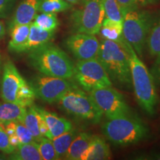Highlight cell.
I'll use <instances>...</instances> for the list:
<instances>
[{
    "label": "cell",
    "mask_w": 160,
    "mask_h": 160,
    "mask_svg": "<svg viewBox=\"0 0 160 160\" xmlns=\"http://www.w3.org/2000/svg\"><path fill=\"white\" fill-rule=\"evenodd\" d=\"M6 159L5 156L2 154V153H0V159Z\"/></svg>",
    "instance_id": "8d00e7d4"
},
{
    "label": "cell",
    "mask_w": 160,
    "mask_h": 160,
    "mask_svg": "<svg viewBox=\"0 0 160 160\" xmlns=\"http://www.w3.org/2000/svg\"><path fill=\"white\" fill-rule=\"evenodd\" d=\"M156 57H157V59L152 67L151 73L153 76L155 82L160 85V53H158Z\"/></svg>",
    "instance_id": "d6a6232c"
},
{
    "label": "cell",
    "mask_w": 160,
    "mask_h": 160,
    "mask_svg": "<svg viewBox=\"0 0 160 160\" xmlns=\"http://www.w3.org/2000/svg\"><path fill=\"white\" fill-rule=\"evenodd\" d=\"M5 34V28L4 24L0 21V40H1L4 37Z\"/></svg>",
    "instance_id": "836d02e7"
},
{
    "label": "cell",
    "mask_w": 160,
    "mask_h": 160,
    "mask_svg": "<svg viewBox=\"0 0 160 160\" xmlns=\"http://www.w3.org/2000/svg\"><path fill=\"white\" fill-rule=\"evenodd\" d=\"M117 2L122 13L129 10L140 8L148 4L145 0H117Z\"/></svg>",
    "instance_id": "f546056e"
},
{
    "label": "cell",
    "mask_w": 160,
    "mask_h": 160,
    "mask_svg": "<svg viewBox=\"0 0 160 160\" xmlns=\"http://www.w3.org/2000/svg\"><path fill=\"white\" fill-rule=\"evenodd\" d=\"M65 46L78 61L97 58L100 42L95 35L74 33L65 40Z\"/></svg>",
    "instance_id": "7c38bea8"
},
{
    "label": "cell",
    "mask_w": 160,
    "mask_h": 160,
    "mask_svg": "<svg viewBox=\"0 0 160 160\" xmlns=\"http://www.w3.org/2000/svg\"><path fill=\"white\" fill-rule=\"evenodd\" d=\"M78 131L73 128L71 131L66 132L63 134L59 135L53 139H52V142L54 146V148L57 152L58 159H65L70 145L73 140L75 139L78 134Z\"/></svg>",
    "instance_id": "7402d4cb"
},
{
    "label": "cell",
    "mask_w": 160,
    "mask_h": 160,
    "mask_svg": "<svg viewBox=\"0 0 160 160\" xmlns=\"http://www.w3.org/2000/svg\"><path fill=\"white\" fill-rule=\"evenodd\" d=\"M79 4L80 7L71 16L73 31L91 35L99 33L105 17L101 0H82Z\"/></svg>",
    "instance_id": "ba28073f"
},
{
    "label": "cell",
    "mask_w": 160,
    "mask_h": 160,
    "mask_svg": "<svg viewBox=\"0 0 160 160\" xmlns=\"http://www.w3.org/2000/svg\"><path fill=\"white\" fill-rule=\"evenodd\" d=\"M38 148L43 160H57L58 159L57 152L52 142V140L47 137H42L39 141H37Z\"/></svg>",
    "instance_id": "4316f807"
},
{
    "label": "cell",
    "mask_w": 160,
    "mask_h": 160,
    "mask_svg": "<svg viewBox=\"0 0 160 160\" xmlns=\"http://www.w3.org/2000/svg\"><path fill=\"white\" fill-rule=\"evenodd\" d=\"M57 103L70 114L93 123L99 122L102 117V113L90 94L76 85L66 92Z\"/></svg>",
    "instance_id": "52a82bcc"
},
{
    "label": "cell",
    "mask_w": 160,
    "mask_h": 160,
    "mask_svg": "<svg viewBox=\"0 0 160 160\" xmlns=\"http://www.w3.org/2000/svg\"><path fill=\"white\" fill-rule=\"evenodd\" d=\"M97 59L105 68L111 82L116 85L131 88L132 86L128 53L124 45L111 40L100 42Z\"/></svg>",
    "instance_id": "3957f363"
},
{
    "label": "cell",
    "mask_w": 160,
    "mask_h": 160,
    "mask_svg": "<svg viewBox=\"0 0 160 160\" xmlns=\"http://www.w3.org/2000/svg\"><path fill=\"white\" fill-rule=\"evenodd\" d=\"M106 18L122 23L123 19L121 10L117 0H101Z\"/></svg>",
    "instance_id": "83f0119b"
},
{
    "label": "cell",
    "mask_w": 160,
    "mask_h": 160,
    "mask_svg": "<svg viewBox=\"0 0 160 160\" xmlns=\"http://www.w3.org/2000/svg\"><path fill=\"white\" fill-rule=\"evenodd\" d=\"M147 45L152 57H156L160 53V19L152 27L147 39Z\"/></svg>",
    "instance_id": "484cf974"
},
{
    "label": "cell",
    "mask_w": 160,
    "mask_h": 160,
    "mask_svg": "<svg viewBox=\"0 0 160 160\" xmlns=\"http://www.w3.org/2000/svg\"><path fill=\"white\" fill-rule=\"evenodd\" d=\"M75 85L67 79L42 75L31 81V86L35 97L48 103H56Z\"/></svg>",
    "instance_id": "8fae6325"
},
{
    "label": "cell",
    "mask_w": 160,
    "mask_h": 160,
    "mask_svg": "<svg viewBox=\"0 0 160 160\" xmlns=\"http://www.w3.org/2000/svg\"><path fill=\"white\" fill-rule=\"evenodd\" d=\"M31 67L43 75L71 79L74 64L65 51L52 43H47L28 52Z\"/></svg>",
    "instance_id": "7a4b0ae2"
},
{
    "label": "cell",
    "mask_w": 160,
    "mask_h": 160,
    "mask_svg": "<svg viewBox=\"0 0 160 160\" xmlns=\"http://www.w3.org/2000/svg\"><path fill=\"white\" fill-rule=\"evenodd\" d=\"M92 138L93 136L85 132L78 133L70 145L65 157V159L81 160L82 154L88 148Z\"/></svg>",
    "instance_id": "ac0fdd59"
},
{
    "label": "cell",
    "mask_w": 160,
    "mask_h": 160,
    "mask_svg": "<svg viewBox=\"0 0 160 160\" xmlns=\"http://www.w3.org/2000/svg\"><path fill=\"white\" fill-rule=\"evenodd\" d=\"M122 15L123 37L134 49L139 57L154 25L153 15L149 11L140 8L125 11Z\"/></svg>",
    "instance_id": "5b68a950"
},
{
    "label": "cell",
    "mask_w": 160,
    "mask_h": 160,
    "mask_svg": "<svg viewBox=\"0 0 160 160\" xmlns=\"http://www.w3.org/2000/svg\"><path fill=\"white\" fill-rule=\"evenodd\" d=\"M0 70H1V55H0Z\"/></svg>",
    "instance_id": "74e56055"
},
{
    "label": "cell",
    "mask_w": 160,
    "mask_h": 160,
    "mask_svg": "<svg viewBox=\"0 0 160 160\" xmlns=\"http://www.w3.org/2000/svg\"><path fill=\"white\" fill-rule=\"evenodd\" d=\"M124 45L128 53L132 87L137 102L146 113L154 115L159 104V97L153 76L125 39Z\"/></svg>",
    "instance_id": "6da1fadb"
},
{
    "label": "cell",
    "mask_w": 160,
    "mask_h": 160,
    "mask_svg": "<svg viewBox=\"0 0 160 160\" xmlns=\"http://www.w3.org/2000/svg\"><path fill=\"white\" fill-rule=\"evenodd\" d=\"M40 2L41 0H22L13 15L11 27L31 24L39 11Z\"/></svg>",
    "instance_id": "5bb4252c"
},
{
    "label": "cell",
    "mask_w": 160,
    "mask_h": 160,
    "mask_svg": "<svg viewBox=\"0 0 160 160\" xmlns=\"http://www.w3.org/2000/svg\"><path fill=\"white\" fill-rule=\"evenodd\" d=\"M37 111L40 113L45 119L46 124L49 129V133L48 138L53 139L63 134L66 132L71 131L73 128V125L69 120L63 117H59L56 113L47 111L42 108L35 106Z\"/></svg>",
    "instance_id": "4fadbf2b"
},
{
    "label": "cell",
    "mask_w": 160,
    "mask_h": 160,
    "mask_svg": "<svg viewBox=\"0 0 160 160\" xmlns=\"http://www.w3.org/2000/svg\"><path fill=\"white\" fill-rule=\"evenodd\" d=\"M16 148L10 143L8 137L2 126L0 125V151L6 154H11L14 151Z\"/></svg>",
    "instance_id": "4dcf8cb0"
},
{
    "label": "cell",
    "mask_w": 160,
    "mask_h": 160,
    "mask_svg": "<svg viewBox=\"0 0 160 160\" xmlns=\"http://www.w3.org/2000/svg\"><path fill=\"white\" fill-rule=\"evenodd\" d=\"M31 24L11 26V40L8 43V49L10 51L19 53L28 38Z\"/></svg>",
    "instance_id": "d6986e66"
},
{
    "label": "cell",
    "mask_w": 160,
    "mask_h": 160,
    "mask_svg": "<svg viewBox=\"0 0 160 160\" xmlns=\"http://www.w3.org/2000/svg\"><path fill=\"white\" fill-rule=\"evenodd\" d=\"M54 33L55 31H48L40 28L31 22L28 38L19 53L29 52L50 42L54 37Z\"/></svg>",
    "instance_id": "9a60e30c"
},
{
    "label": "cell",
    "mask_w": 160,
    "mask_h": 160,
    "mask_svg": "<svg viewBox=\"0 0 160 160\" xmlns=\"http://www.w3.org/2000/svg\"><path fill=\"white\" fill-rule=\"evenodd\" d=\"M32 22L37 27L48 31H55L59 25V21L56 13H50L37 14Z\"/></svg>",
    "instance_id": "cb8c5ba5"
},
{
    "label": "cell",
    "mask_w": 160,
    "mask_h": 160,
    "mask_svg": "<svg viewBox=\"0 0 160 160\" xmlns=\"http://www.w3.org/2000/svg\"><path fill=\"white\" fill-rule=\"evenodd\" d=\"M26 112L27 107L25 106L8 102H0V125L11 122L23 123Z\"/></svg>",
    "instance_id": "e0dca14e"
},
{
    "label": "cell",
    "mask_w": 160,
    "mask_h": 160,
    "mask_svg": "<svg viewBox=\"0 0 160 160\" xmlns=\"http://www.w3.org/2000/svg\"><path fill=\"white\" fill-rule=\"evenodd\" d=\"M8 159L13 160H41L38 143L33 141L30 143L21 144L16 148L14 151L9 154Z\"/></svg>",
    "instance_id": "44dd1931"
},
{
    "label": "cell",
    "mask_w": 160,
    "mask_h": 160,
    "mask_svg": "<svg viewBox=\"0 0 160 160\" xmlns=\"http://www.w3.org/2000/svg\"><path fill=\"white\" fill-rule=\"evenodd\" d=\"M105 137L117 145H129L137 143L148 137L147 125L139 118L128 115L108 119L102 126Z\"/></svg>",
    "instance_id": "277c9868"
},
{
    "label": "cell",
    "mask_w": 160,
    "mask_h": 160,
    "mask_svg": "<svg viewBox=\"0 0 160 160\" xmlns=\"http://www.w3.org/2000/svg\"><path fill=\"white\" fill-rule=\"evenodd\" d=\"M71 8L65 0H41L39 11L41 13H57L67 11Z\"/></svg>",
    "instance_id": "d4e9b609"
},
{
    "label": "cell",
    "mask_w": 160,
    "mask_h": 160,
    "mask_svg": "<svg viewBox=\"0 0 160 160\" xmlns=\"http://www.w3.org/2000/svg\"><path fill=\"white\" fill-rule=\"evenodd\" d=\"M15 133L17 136L19 145L21 144L30 143L35 141L33 135L31 134L29 130L23 125L22 123L16 122L15 124Z\"/></svg>",
    "instance_id": "f1b7e54d"
},
{
    "label": "cell",
    "mask_w": 160,
    "mask_h": 160,
    "mask_svg": "<svg viewBox=\"0 0 160 160\" xmlns=\"http://www.w3.org/2000/svg\"><path fill=\"white\" fill-rule=\"evenodd\" d=\"M14 4V0H0V17H5L9 13Z\"/></svg>",
    "instance_id": "1f68e13d"
},
{
    "label": "cell",
    "mask_w": 160,
    "mask_h": 160,
    "mask_svg": "<svg viewBox=\"0 0 160 160\" xmlns=\"http://www.w3.org/2000/svg\"><path fill=\"white\" fill-rule=\"evenodd\" d=\"M39 120L40 114L36 109L35 106H29L28 108H27L22 124L29 130L37 142L43 137L39 131Z\"/></svg>",
    "instance_id": "603a6c76"
},
{
    "label": "cell",
    "mask_w": 160,
    "mask_h": 160,
    "mask_svg": "<svg viewBox=\"0 0 160 160\" xmlns=\"http://www.w3.org/2000/svg\"><path fill=\"white\" fill-rule=\"evenodd\" d=\"M89 94L108 119L131 114V108L125 98L112 86L95 89L90 92Z\"/></svg>",
    "instance_id": "30bf717a"
},
{
    "label": "cell",
    "mask_w": 160,
    "mask_h": 160,
    "mask_svg": "<svg viewBox=\"0 0 160 160\" xmlns=\"http://www.w3.org/2000/svg\"><path fill=\"white\" fill-rule=\"evenodd\" d=\"M1 97L4 102L29 107L36 98L34 91L22 77L14 64L7 62L3 67Z\"/></svg>",
    "instance_id": "8992f818"
},
{
    "label": "cell",
    "mask_w": 160,
    "mask_h": 160,
    "mask_svg": "<svg viewBox=\"0 0 160 160\" xmlns=\"http://www.w3.org/2000/svg\"><path fill=\"white\" fill-rule=\"evenodd\" d=\"M109 146L102 138L93 136L88 148L82 154L81 160H105L111 159Z\"/></svg>",
    "instance_id": "2e32d148"
},
{
    "label": "cell",
    "mask_w": 160,
    "mask_h": 160,
    "mask_svg": "<svg viewBox=\"0 0 160 160\" xmlns=\"http://www.w3.org/2000/svg\"><path fill=\"white\" fill-rule=\"evenodd\" d=\"M146 2H147V3H149V4H154L156 2H157L159 0H145Z\"/></svg>",
    "instance_id": "d590c367"
},
{
    "label": "cell",
    "mask_w": 160,
    "mask_h": 160,
    "mask_svg": "<svg viewBox=\"0 0 160 160\" xmlns=\"http://www.w3.org/2000/svg\"><path fill=\"white\" fill-rule=\"evenodd\" d=\"M66 2L70 4H73V5H77V4H79L82 0H65Z\"/></svg>",
    "instance_id": "e575fe53"
},
{
    "label": "cell",
    "mask_w": 160,
    "mask_h": 160,
    "mask_svg": "<svg viewBox=\"0 0 160 160\" xmlns=\"http://www.w3.org/2000/svg\"><path fill=\"white\" fill-rule=\"evenodd\" d=\"M99 33L104 39L111 40L122 44L124 41L122 33V23L105 18L102 24Z\"/></svg>",
    "instance_id": "ffe728a7"
},
{
    "label": "cell",
    "mask_w": 160,
    "mask_h": 160,
    "mask_svg": "<svg viewBox=\"0 0 160 160\" xmlns=\"http://www.w3.org/2000/svg\"><path fill=\"white\" fill-rule=\"evenodd\" d=\"M73 77L81 88L88 93L95 89L113 85L105 68L97 57L78 61L74 65Z\"/></svg>",
    "instance_id": "9c48e42d"
}]
</instances>
